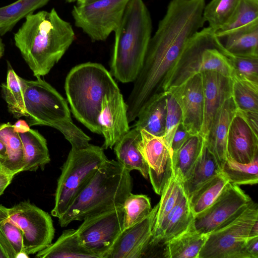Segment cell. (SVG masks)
Listing matches in <instances>:
<instances>
[{"label":"cell","mask_w":258,"mask_h":258,"mask_svg":"<svg viewBox=\"0 0 258 258\" xmlns=\"http://www.w3.org/2000/svg\"><path fill=\"white\" fill-rule=\"evenodd\" d=\"M75 38L71 24L54 8L29 14L14 34L15 45L36 78L50 72Z\"/></svg>","instance_id":"1"},{"label":"cell","mask_w":258,"mask_h":258,"mask_svg":"<svg viewBox=\"0 0 258 258\" xmlns=\"http://www.w3.org/2000/svg\"><path fill=\"white\" fill-rule=\"evenodd\" d=\"M130 172L117 161L106 160L58 218L60 226L122 207L133 189Z\"/></svg>","instance_id":"2"},{"label":"cell","mask_w":258,"mask_h":258,"mask_svg":"<svg viewBox=\"0 0 258 258\" xmlns=\"http://www.w3.org/2000/svg\"><path fill=\"white\" fill-rule=\"evenodd\" d=\"M152 29L151 15L143 0H129L114 31L110 73L117 80L135 81L143 64Z\"/></svg>","instance_id":"3"},{"label":"cell","mask_w":258,"mask_h":258,"mask_svg":"<svg viewBox=\"0 0 258 258\" xmlns=\"http://www.w3.org/2000/svg\"><path fill=\"white\" fill-rule=\"evenodd\" d=\"M64 89L75 118L92 132L101 135L98 119L103 98L119 90L111 73L100 63L78 64L68 73Z\"/></svg>","instance_id":"4"},{"label":"cell","mask_w":258,"mask_h":258,"mask_svg":"<svg viewBox=\"0 0 258 258\" xmlns=\"http://www.w3.org/2000/svg\"><path fill=\"white\" fill-rule=\"evenodd\" d=\"M36 78L31 81L20 77L29 125L56 128L69 142L72 149L89 146L91 139L74 123L64 98L45 80Z\"/></svg>","instance_id":"5"},{"label":"cell","mask_w":258,"mask_h":258,"mask_svg":"<svg viewBox=\"0 0 258 258\" xmlns=\"http://www.w3.org/2000/svg\"><path fill=\"white\" fill-rule=\"evenodd\" d=\"M206 71L216 72L230 78L233 76L223 48L209 27L199 31L187 44L173 71L168 89Z\"/></svg>","instance_id":"6"},{"label":"cell","mask_w":258,"mask_h":258,"mask_svg":"<svg viewBox=\"0 0 258 258\" xmlns=\"http://www.w3.org/2000/svg\"><path fill=\"white\" fill-rule=\"evenodd\" d=\"M108 159L104 149L89 144L71 149L61 169L55 193L52 216L59 218L86 185L97 169Z\"/></svg>","instance_id":"7"},{"label":"cell","mask_w":258,"mask_h":258,"mask_svg":"<svg viewBox=\"0 0 258 258\" xmlns=\"http://www.w3.org/2000/svg\"><path fill=\"white\" fill-rule=\"evenodd\" d=\"M258 221L253 201L239 215L208 234L198 258H242L251 228Z\"/></svg>","instance_id":"8"},{"label":"cell","mask_w":258,"mask_h":258,"mask_svg":"<svg viewBox=\"0 0 258 258\" xmlns=\"http://www.w3.org/2000/svg\"><path fill=\"white\" fill-rule=\"evenodd\" d=\"M129 0H96L74 6L72 15L75 26L92 41L105 40L116 30Z\"/></svg>","instance_id":"9"},{"label":"cell","mask_w":258,"mask_h":258,"mask_svg":"<svg viewBox=\"0 0 258 258\" xmlns=\"http://www.w3.org/2000/svg\"><path fill=\"white\" fill-rule=\"evenodd\" d=\"M8 210L10 218L22 232L23 251L27 257L52 243L55 229L47 212L29 201L21 202Z\"/></svg>","instance_id":"10"},{"label":"cell","mask_w":258,"mask_h":258,"mask_svg":"<svg viewBox=\"0 0 258 258\" xmlns=\"http://www.w3.org/2000/svg\"><path fill=\"white\" fill-rule=\"evenodd\" d=\"M76 229L81 244L98 258H105L123 230L122 207L84 219Z\"/></svg>","instance_id":"11"},{"label":"cell","mask_w":258,"mask_h":258,"mask_svg":"<svg viewBox=\"0 0 258 258\" xmlns=\"http://www.w3.org/2000/svg\"><path fill=\"white\" fill-rule=\"evenodd\" d=\"M252 202L238 185L229 182L208 208L194 216V227L209 234L239 215Z\"/></svg>","instance_id":"12"},{"label":"cell","mask_w":258,"mask_h":258,"mask_svg":"<svg viewBox=\"0 0 258 258\" xmlns=\"http://www.w3.org/2000/svg\"><path fill=\"white\" fill-rule=\"evenodd\" d=\"M139 149L147 164L153 188L161 195L173 173L172 152L163 137L154 136L140 130Z\"/></svg>","instance_id":"13"},{"label":"cell","mask_w":258,"mask_h":258,"mask_svg":"<svg viewBox=\"0 0 258 258\" xmlns=\"http://www.w3.org/2000/svg\"><path fill=\"white\" fill-rule=\"evenodd\" d=\"M175 98L182 113V123L191 136L200 135L204 117V96L201 73L167 92Z\"/></svg>","instance_id":"14"},{"label":"cell","mask_w":258,"mask_h":258,"mask_svg":"<svg viewBox=\"0 0 258 258\" xmlns=\"http://www.w3.org/2000/svg\"><path fill=\"white\" fill-rule=\"evenodd\" d=\"M158 204L139 223L122 231L105 258H141L152 237Z\"/></svg>","instance_id":"15"},{"label":"cell","mask_w":258,"mask_h":258,"mask_svg":"<svg viewBox=\"0 0 258 258\" xmlns=\"http://www.w3.org/2000/svg\"><path fill=\"white\" fill-rule=\"evenodd\" d=\"M127 110L119 90L104 97L98 119L104 139V149H112L130 131Z\"/></svg>","instance_id":"16"},{"label":"cell","mask_w":258,"mask_h":258,"mask_svg":"<svg viewBox=\"0 0 258 258\" xmlns=\"http://www.w3.org/2000/svg\"><path fill=\"white\" fill-rule=\"evenodd\" d=\"M204 96V117L200 136L206 140L214 118L224 102L232 96V78L214 71L201 73Z\"/></svg>","instance_id":"17"},{"label":"cell","mask_w":258,"mask_h":258,"mask_svg":"<svg viewBox=\"0 0 258 258\" xmlns=\"http://www.w3.org/2000/svg\"><path fill=\"white\" fill-rule=\"evenodd\" d=\"M227 156L243 164L258 157V136L236 114L231 121L227 141Z\"/></svg>","instance_id":"18"},{"label":"cell","mask_w":258,"mask_h":258,"mask_svg":"<svg viewBox=\"0 0 258 258\" xmlns=\"http://www.w3.org/2000/svg\"><path fill=\"white\" fill-rule=\"evenodd\" d=\"M236 113V107L231 96L224 102L217 112L205 140L221 169L227 158L228 134Z\"/></svg>","instance_id":"19"},{"label":"cell","mask_w":258,"mask_h":258,"mask_svg":"<svg viewBox=\"0 0 258 258\" xmlns=\"http://www.w3.org/2000/svg\"><path fill=\"white\" fill-rule=\"evenodd\" d=\"M215 35L228 53L258 57V21Z\"/></svg>","instance_id":"20"},{"label":"cell","mask_w":258,"mask_h":258,"mask_svg":"<svg viewBox=\"0 0 258 258\" xmlns=\"http://www.w3.org/2000/svg\"><path fill=\"white\" fill-rule=\"evenodd\" d=\"M140 130L134 127L114 145L117 161L127 170H137L146 179L149 177L147 164L139 149Z\"/></svg>","instance_id":"21"},{"label":"cell","mask_w":258,"mask_h":258,"mask_svg":"<svg viewBox=\"0 0 258 258\" xmlns=\"http://www.w3.org/2000/svg\"><path fill=\"white\" fill-rule=\"evenodd\" d=\"M208 236L197 231L192 221L185 231L164 244L163 256L166 258H198Z\"/></svg>","instance_id":"22"},{"label":"cell","mask_w":258,"mask_h":258,"mask_svg":"<svg viewBox=\"0 0 258 258\" xmlns=\"http://www.w3.org/2000/svg\"><path fill=\"white\" fill-rule=\"evenodd\" d=\"M23 147L24 167L23 171L43 169L50 161L47 141L37 130L29 128L19 132Z\"/></svg>","instance_id":"23"},{"label":"cell","mask_w":258,"mask_h":258,"mask_svg":"<svg viewBox=\"0 0 258 258\" xmlns=\"http://www.w3.org/2000/svg\"><path fill=\"white\" fill-rule=\"evenodd\" d=\"M166 95L148 101L140 110L134 127L157 136L165 134L167 111Z\"/></svg>","instance_id":"24"},{"label":"cell","mask_w":258,"mask_h":258,"mask_svg":"<svg viewBox=\"0 0 258 258\" xmlns=\"http://www.w3.org/2000/svg\"><path fill=\"white\" fill-rule=\"evenodd\" d=\"M39 258H88L97 257L81 244L76 229L62 231L57 239L48 246L38 252Z\"/></svg>","instance_id":"25"},{"label":"cell","mask_w":258,"mask_h":258,"mask_svg":"<svg viewBox=\"0 0 258 258\" xmlns=\"http://www.w3.org/2000/svg\"><path fill=\"white\" fill-rule=\"evenodd\" d=\"M0 140L6 145L7 155L0 160L3 170L15 176L23 171L24 156L22 142L18 132L10 122L0 124Z\"/></svg>","instance_id":"26"},{"label":"cell","mask_w":258,"mask_h":258,"mask_svg":"<svg viewBox=\"0 0 258 258\" xmlns=\"http://www.w3.org/2000/svg\"><path fill=\"white\" fill-rule=\"evenodd\" d=\"M221 173V169L215 157L207 148L204 140L198 159L183 181L186 195L189 197L202 184Z\"/></svg>","instance_id":"27"},{"label":"cell","mask_w":258,"mask_h":258,"mask_svg":"<svg viewBox=\"0 0 258 258\" xmlns=\"http://www.w3.org/2000/svg\"><path fill=\"white\" fill-rule=\"evenodd\" d=\"M0 244L8 258L26 256L23 251L22 232L10 218L8 208L2 205H0Z\"/></svg>","instance_id":"28"},{"label":"cell","mask_w":258,"mask_h":258,"mask_svg":"<svg viewBox=\"0 0 258 258\" xmlns=\"http://www.w3.org/2000/svg\"><path fill=\"white\" fill-rule=\"evenodd\" d=\"M185 195L182 178L173 171L170 179L160 195L152 237L156 235L165 218Z\"/></svg>","instance_id":"29"},{"label":"cell","mask_w":258,"mask_h":258,"mask_svg":"<svg viewBox=\"0 0 258 258\" xmlns=\"http://www.w3.org/2000/svg\"><path fill=\"white\" fill-rule=\"evenodd\" d=\"M228 183L227 179L221 173L199 186L188 197L189 206L194 216L208 208Z\"/></svg>","instance_id":"30"},{"label":"cell","mask_w":258,"mask_h":258,"mask_svg":"<svg viewBox=\"0 0 258 258\" xmlns=\"http://www.w3.org/2000/svg\"><path fill=\"white\" fill-rule=\"evenodd\" d=\"M50 0H17L0 8V35L10 32L22 19L46 5Z\"/></svg>","instance_id":"31"},{"label":"cell","mask_w":258,"mask_h":258,"mask_svg":"<svg viewBox=\"0 0 258 258\" xmlns=\"http://www.w3.org/2000/svg\"><path fill=\"white\" fill-rule=\"evenodd\" d=\"M6 83H2V96L7 104L8 111L17 119L26 117L22 85L19 76L8 62Z\"/></svg>","instance_id":"32"},{"label":"cell","mask_w":258,"mask_h":258,"mask_svg":"<svg viewBox=\"0 0 258 258\" xmlns=\"http://www.w3.org/2000/svg\"><path fill=\"white\" fill-rule=\"evenodd\" d=\"M204 139L200 135L191 136L172 155L173 171L182 178L183 181L188 175L198 159L204 143Z\"/></svg>","instance_id":"33"},{"label":"cell","mask_w":258,"mask_h":258,"mask_svg":"<svg viewBox=\"0 0 258 258\" xmlns=\"http://www.w3.org/2000/svg\"><path fill=\"white\" fill-rule=\"evenodd\" d=\"M221 173L229 182L236 185L257 184L258 182V157L251 162H237L229 157L221 168Z\"/></svg>","instance_id":"34"},{"label":"cell","mask_w":258,"mask_h":258,"mask_svg":"<svg viewBox=\"0 0 258 258\" xmlns=\"http://www.w3.org/2000/svg\"><path fill=\"white\" fill-rule=\"evenodd\" d=\"M240 0H212L205 5L203 17L215 32L225 26L233 16Z\"/></svg>","instance_id":"35"},{"label":"cell","mask_w":258,"mask_h":258,"mask_svg":"<svg viewBox=\"0 0 258 258\" xmlns=\"http://www.w3.org/2000/svg\"><path fill=\"white\" fill-rule=\"evenodd\" d=\"M232 97L237 111L258 112V84L233 77Z\"/></svg>","instance_id":"36"},{"label":"cell","mask_w":258,"mask_h":258,"mask_svg":"<svg viewBox=\"0 0 258 258\" xmlns=\"http://www.w3.org/2000/svg\"><path fill=\"white\" fill-rule=\"evenodd\" d=\"M122 208L124 211L123 230L143 220L152 209L150 199L147 195L132 193L126 198Z\"/></svg>","instance_id":"37"},{"label":"cell","mask_w":258,"mask_h":258,"mask_svg":"<svg viewBox=\"0 0 258 258\" xmlns=\"http://www.w3.org/2000/svg\"><path fill=\"white\" fill-rule=\"evenodd\" d=\"M258 21V0H240L230 20L215 34L226 32Z\"/></svg>","instance_id":"38"},{"label":"cell","mask_w":258,"mask_h":258,"mask_svg":"<svg viewBox=\"0 0 258 258\" xmlns=\"http://www.w3.org/2000/svg\"><path fill=\"white\" fill-rule=\"evenodd\" d=\"M224 53L232 67V77L258 84V57L236 56L224 50Z\"/></svg>","instance_id":"39"},{"label":"cell","mask_w":258,"mask_h":258,"mask_svg":"<svg viewBox=\"0 0 258 258\" xmlns=\"http://www.w3.org/2000/svg\"><path fill=\"white\" fill-rule=\"evenodd\" d=\"M167 93V111L165 130L163 138L166 144L171 149V145L174 133L179 124L182 122V113L174 97L171 94Z\"/></svg>","instance_id":"40"},{"label":"cell","mask_w":258,"mask_h":258,"mask_svg":"<svg viewBox=\"0 0 258 258\" xmlns=\"http://www.w3.org/2000/svg\"><path fill=\"white\" fill-rule=\"evenodd\" d=\"M191 136L182 122L180 123L174 133L172 141L171 149L172 155L175 154Z\"/></svg>","instance_id":"41"},{"label":"cell","mask_w":258,"mask_h":258,"mask_svg":"<svg viewBox=\"0 0 258 258\" xmlns=\"http://www.w3.org/2000/svg\"><path fill=\"white\" fill-rule=\"evenodd\" d=\"M242 255V258H258V236L248 238Z\"/></svg>","instance_id":"42"},{"label":"cell","mask_w":258,"mask_h":258,"mask_svg":"<svg viewBox=\"0 0 258 258\" xmlns=\"http://www.w3.org/2000/svg\"><path fill=\"white\" fill-rule=\"evenodd\" d=\"M236 114L241 116L254 133L258 135V112H242L236 109Z\"/></svg>","instance_id":"43"},{"label":"cell","mask_w":258,"mask_h":258,"mask_svg":"<svg viewBox=\"0 0 258 258\" xmlns=\"http://www.w3.org/2000/svg\"><path fill=\"white\" fill-rule=\"evenodd\" d=\"M14 176L0 170V196L12 181Z\"/></svg>","instance_id":"44"},{"label":"cell","mask_w":258,"mask_h":258,"mask_svg":"<svg viewBox=\"0 0 258 258\" xmlns=\"http://www.w3.org/2000/svg\"><path fill=\"white\" fill-rule=\"evenodd\" d=\"M13 125L14 129L18 133L25 132L30 128L28 123L22 119L18 120Z\"/></svg>","instance_id":"45"},{"label":"cell","mask_w":258,"mask_h":258,"mask_svg":"<svg viewBox=\"0 0 258 258\" xmlns=\"http://www.w3.org/2000/svg\"><path fill=\"white\" fill-rule=\"evenodd\" d=\"M7 155V148L5 143L0 140V160L4 159Z\"/></svg>","instance_id":"46"},{"label":"cell","mask_w":258,"mask_h":258,"mask_svg":"<svg viewBox=\"0 0 258 258\" xmlns=\"http://www.w3.org/2000/svg\"><path fill=\"white\" fill-rule=\"evenodd\" d=\"M96 0H78L77 1V5H82L86 4Z\"/></svg>","instance_id":"47"},{"label":"cell","mask_w":258,"mask_h":258,"mask_svg":"<svg viewBox=\"0 0 258 258\" xmlns=\"http://www.w3.org/2000/svg\"><path fill=\"white\" fill-rule=\"evenodd\" d=\"M5 51L4 45L2 41V39L0 38V58L4 55Z\"/></svg>","instance_id":"48"},{"label":"cell","mask_w":258,"mask_h":258,"mask_svg":"<svg viewBox=\"0 0 258 258\" xmlns=\"http://www.w3.org/2000/svg\"><path fill=\"white\" fill-rule=\"evenodd\" d=\"M0 258H8L3 248L0 244Z\"/></svg>","instance_id":"49"},{"label":"cell","mask_w":258,"mask_h":258,"mask_svg":"<svg viewBox=\"0 0 258 258\" xmlns=\"http://www.w3.org/2000/svg\"><path fill=\"white\" fill-rule=\"evenodd\" d=\"M65 1L68 3H73L75 2H77L78 0H65Z\"/></svg>","instance_id":"50"},{"label":"cell","mask_w":258,"mask_h":258,"mask_svg":"<svg viewBox=\"0 0 258 258\" xmlns=\"http://www.w3.org/2000/svg\"><path fill=\"white\" fill-rule=\"evenodd\" d=\"M0 170H3V167H2L1 163V162H0Z\"/></svg>","instance_id":"51"}]
</instances>
